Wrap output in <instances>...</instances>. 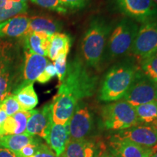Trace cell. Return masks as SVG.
<instances>
[{"instance_id":"6da1fadb","label":"cell","mask_w":157,"mask_h":157,"mask_svg":"<svg viewBox=\"0 0 157 157\" xmlns=\"http://www.w3.org/2000/svg\"><path fill=\"white\" fill-rule=\"evenodd\" d=\"M140 71L132 58L124 59L110 68L100 84L98 98L103 102L122 99Z\"/></svg>"},{"instance_id":"7a4b0ae2","label":"cell","mask_w":157,"mask_h":157,"mask_svg":"<svg viewBox=\"0 0 157 157\" xmlns=\"http://www.w3.org/2000/svg\"><path fill=\"white\" fill-rule=\"evenodd\" d=\"M112 29V24L103 17H94L90 23L81 43L82 60L87 67L98 70L103 63Z\"/></svg>"},{"instance_id":"3957f363","label":"cell","mask_w":157,"mask_h":157,"mask_svg":"<svg viewBox=\"0 0 157 157\" xmlns=\"http://www.w3.org/2000/svg\"><path fill=\"white\" fill-rule=\"evenodd\" d=\"M98 77L76 56L67 64L66 76L58 88H61L79 102L91 97L97 90Z\"/></svg>"},{"instance_id":"277c9868","label":"cell","mask_w":157,"mask_h":157,"mask_svg":"<svg viewBox=\"0 0 157 157\" xmlns=\"http://www.w3.org/2000/svg\"><path fill=\"white\" fill-rule=\"evenodd\" d=\"M23 59L17 45L0 40V105L18 87Z\"/></svg>"},{"instance_id":"5b68a950","label":"cell","mask_w":157,"mask_h":157,"mask_svg":"<svg viewBox=\"0 0 157 157\" xmlns=\"http://www.w3.org/2000/svg\"><path fill=\"white\" fill-rule=\"evenodd\" d=\"M138 25L128 17H124L112 29L108 39L104 61L121 58L130 52L138 31Z\"/></svg>"},{"instance_id":"8992f818","label":"cell","mask_w":157,"mask_h":157,"mask_svg":"<svg viewBox=\"0 0 157 157\" xmlns=\"http://www.w3.org/2000/svg\"><path fill=\"white\" fill-rule=\"evenodd\" d=\"M101 121L104 128L113 131L140 124L135 108L123 99L104 105L101 109Z\"/></svg>"},{"instance_id":"52a82bcc","label":"cell","mask_w":157,"mask_h":157,"mask_svg":"<svg viewBox=\"0 0 157 157\" xmlns=\"http://www.w3.org/2000/svg\"><path fill=\"white\" fill-rule=\"evenodd\" d=\"M129 52L131 58L138 63L157 53V21L143 23Z\"/></svg>"},{"instance_id":"ba28073f","label":"cell","mask_w":157,"mask_h":157,"mask_svg":"<svg viewBox=\"0 0 157 157\" xmlns=\"http://www.w3.org/2000/svg\"><path fill=\"white\" fill-rule=\"evenodd\" d=\"M114 7L135 22L157 21V6L153 0H112Z\"/></svg>"},{"instance_id":"9c48e42d","label":"cell","mask_w":157,"mask_h":157,"mask_svg":"<svg viewBox=\"0 0 157 157\" xmlns=\"http://www.w3.org/2000/svg\"><path fill=\"white\" fill-rule=\"evenodd\" d=\"M94 128V117L87 105L79 101L69 120L71 140H86Z\"/></svg>"},{"instance_id":"30bf717a","label":"cell","mask_w":157,"mask_h":157,"mask_svg":"<svg viewBox=\"0 0 157 157\" xmlns=\"http://www.w3.org/2000/svg\"><path fill=\"white\" fill-rule=\"evenodd\" d=\"M156 88L157 84L143 75L140 71L123 100L133 107L149 103L156 100Z\"/></svg>"},{"instance_id":"8fae6325","label":"cell","mask_w":157,"mask_h":157,"mask_svg":"<svg viewBox=\"0 0 157 157\" xmlns=\"http://www.w3.org/2000/svg\"><path fill=\"white\" fill-rule=\"evenodd\" d=\"M111 140L130 141L141 146L153 148L157 146V128L152 124H138L118 131Z\"/></svg>"},{"instance_id":"7c38bea8","label":"cell","mask_w":157,"mask_h":157,"mask_svg":"<svg viewBox=\"0 0 157 157\" xmlns=\"http://www.w3.org/2000/svg\"><path fill=\"white\" fill-rule=\"evenodd\" d=\"M78 101L67 92L58 88L51 103L52 122L65 124L69 121Z\"/></svg>"},{"instance_id":"4fadbf2b","label":"cell","mask_w":157,"mask_h":157,"mask_svg":"<svg viewBox=\"0 0 157 157\" xmlns=\"http://www.w3.org/2000/svg\"><path fill=\"white\" fill-rule=\"evenodd\" d=\"M49 62L46 57L32 53L25 50L17 88L36 81L37 78L43 73Z\"/></svg>"},{"instance_id":"5bb4252c","label":"cell","mask_w":157,"mask_h":157,"mask_svg":"<svg viewBox=\"0 0 157 157\" xmlns=\"http://www.w3.org/2000/svg\"><path fill=\"white\" fill-rule=\"evenodd\" d=\"M52 124L51 103L45 104L37 110H32V113L27 123L25 134L46 139Z\"/></svg>"},{"instance_id":"9a60e30c","label":"cell","mask_w":157,"mask_h":157,"mask_svg":"<svg viewBox=\"0 0 157 157\" xmlns=\"http://www.w3.org/2000/svg\"><path fill=\"white\" fill-rule=\"evenodd\" d=\"M29 17L21 14L0 23V39L23 38L28 34Z\"/></svg>"},{"instance_id":"2e32d148","label":"cell","mask_w":157,"mask_h":157,"mask_svg":"<svg viewBox=\"0 0 157 157\" xmlns=\"http://www.w3.org/2000/svg\"><path fill=\"white\" fill-rule=\"evenodd\" d=\"M110 146L114 157H146L156 151L155 148H146L127 140H111Z\"/></svg>"},{"instance_id":"e0dca14e","label":"cell","mask_w":157,"mask_h":157,"mask_svg":"<svg viewBox=\"0 0 157 157\" xmlns=\"http://www.w3.org/2000/svg\"><path fill=\"white\" fill-rule=\"evenodd\" d=\"M45 140L55 154L60 156L70 141L69 121L63 125L52 122Z\"/></svg>"},{"instance_id":"ac0fdd59","label":"cell","mask_w":157,"mask_h":157,"mask_svg":"<svg viewBox=\"0 0 157 157\" xmlns=\"http://www.w3.org/2000/svg\"><path fill=\"white\" fill-rule=\"evenodd\" d=\"M62 28L61 22L58 20L44 15H35L29 17L28 34L31 32H41L52 36L56 33H60Z\"/></svg>"},{"instance_id":"d6986e66","label":"cell","mask_w":157,"mask_h":157,"mask_svg":"<svg viewBox=\"0 0 157 157\" xmlns=\"http://www.w3.org/2000/svg\"><path fill=\"white\" fill-rule=\"evenodd\" d=\"M32 113L31 111H20L14 115L7 117L4 123L2 133V135L24 134L27 123Z\"/></svg>"},{"instance_id":"ffe728a7","label":"cell","mask_w":157,"mask_h":157,"mask_svg":"<svg viewBox=\"0 0 157 157\" xmlns=\"http://www.w3.org/2000/svg\"><path fill=\"white\" fill-rule=\"evenodd\" d=\"M50 35L41 32H31L23 37V46L25 50L42 56H48L50 46Z\"/></svg>"},{"instance_id":"44dd1931","label":"cell","mask_w":157,"mask_h":157,"mask_svg":"<svg viewBox=\"0 0 157 157\" xmlns=\"http://www.w3.org/2000/svg\"><path fill=\"white\" fill-rule=\"evenodd\" d=\"M95 143L86 140H71L59 157H95Z\"/></svg>"},{"instance_id":"7402d4cb","label":"cell","mask_w":157,"mask_h":157,"mask_svg":"<svg viewBox=\"0 0 157 157\" xmlns=\"http://www.w3.org/2000/svg\"><path fill=\"white\" fill-rule=\"evenodd\" d=\"M71 45V39L68 34L56 33L50 36L48 56L51 60H56L62 54H68Z\"/></svg>"},{"instance_id":"603a6c76","label":"cell","mask_w":157,"mask_h":157,"mask_svg":"<svg viewBox=\"0 0 157 157\" xmlns=\"http://www.w3.org/2000/svg\"><path fill=\"white\" fill-rule=\"evenodd\" d=\"M13 94L22 111H31L39 103L38 96L34 88V83L17 88Z\"/></svg>"},{"instance_id":"cb8c5ba5","label":"cell","mask_w":157,"mask_h":157,"mask_svg":"<svg viewBox=\"0 0 157 157\" xmlns=\"http://www.w3.org/2000/svg\"><path fill=\"white\" fill-rule=\"evenodd\" d=\"M40 140L39 137L27 135L25 133L21 135H3L0 137V143L14 152L15 154H17L20 150L26 145Z\"/></svg>"},{"instance_id":"d4e9b609","label":"cell","mask_w":157,"mask_h":157,"mask_svg":"<svg viewBox=\"0 0 157 157\" xmlns=\"http://www.w3.org/2000/svg\"><path fill=\"white\" fill-rule=\"evenodd\" d=\"M28 10L26 1L23 0H7L0 6V23L5 22L16 15L25 14Z\"/></svg>"},{"instance_id":"484cf974","label":"cell","mask_w":157,"mask_h":157,"mask_svg":"<svg viewBox=\"0 0 157 157\" xmlns=\"http://www.w3.org/2000/svg\"><path fill=\"white\" fill-rule=\"evenodd\" d=\"M137 119L141 124H152L157 121V101L134 107Z\"/></svg>"},{"instance_id":"4316f807","label":"cell","mask_w":157,"mask_h":157,"mask_svg":"<svg viewBox=\"0 0 157 157\" xmlns=\"http://www.w3.org/2000/svg\"><path fill=\"white\" fill-rule=\"evenodd\" d=\"M139 63L141 73L157 84V53L145 59Z\"/></svg>"},{"instance_id":"83f0119b","label":"cell","mask_w":157,"mask_h":157,"mask_svg":"<svg viewBox=\"0 0 157 157\" xmlns=\"http://www.w3.org/2000/svg\"><path fill=\"white\" fill-rule=\"evenodd\" d=\"M31 1L39 7L61 14H66L68 12V10L62 5L60 0H31Z\"/></svg>"},{"instance_id":"f1b7e54d","label":"cell","mask_w":157,"mask_h":157,"mask_svg":"<svg viewBox=\"0 0 157 157\" xmlns=\"http://www.w3.org/2000/svg\"><path fill=\"white\" fill-rule=\"evenodd\" d=\"M0 108L7 113L8 117L14 115L15 113L21 111V106L13 94L9 95L4 100V101L0 105Z\"/></svg>"},{"instance_id":"f546056e","label":"cell","mask_w":157,"mask_h":157,"mask_svg":"<svg viewBox=\"0 0 157 157\" xmlns=\"http://www.w3.org/2000/svg\"><path fill=\"white\" fill-rule=\"evenodd\" d=\"M67 56L68 54H62L58 57L56 60H54V66L56 70V75L60 84L64 79L66 76V69H67Z\"/></svg>"},{"instance_id":"4dcf8cb0","label":"cell","mask_w":157,"mask_h":157,"mask_svg":"<svg viewBox=\"0 0 157 157\" xmlns=\"http://www.w3.org/2000/svg\"><path fill=\"white\" fill-rule=\"evenodd\" d=\"M56 75V70L55 68L53 63L49 62L48 66H46L43 73L37 78L36 81L39 83L45 84L49 81H50L51 78L54 77Z\"/></svg>"},{"instance_id":"1f68e13d","label":"cell","mask_w":157,"mask_h":157,"mask_svg":"<svg viewBox=\"0 0 157 157\" xmlns=\"http://www.w3.org/2000/svg\"><path fill=\"white\" fill-rule=\"evenodd\" d=\"M62 5L68 10H77L83 9L87 5L89 0H60Z\"/></svg>"},{"instance_id":"d6a6232c","label":"cell","mask_w":157,"mask_h":157,"mask_svg":"<svg viewBox=\"0 0 157 157\" xmlns=\"http://www.w3.org/2000/svg\"><path fill=\"white\" fill-rule=\"evenodd\" d=\"M41 143H42L41 140L35 143H29L25 146L23 147L16 155L17 157H30L33 156L36 153L39 146Z\"/></svg>"},{"instance_id":"836d02e7","label":"cell","mask_w":157,"mask_h":157,"mask_svg":"<svg viewBox=\"0 0 157 157\" xmlns=\"http://www.w3.org/2000/svg\"><path fill=\"white\" fill-rule=\"evenodd\" d=\"M30 157H58L50 147L44 143H41L36 153Z\"/></svg>"},{"instance_id":"e575fe53","label":"cell","mask_w":157,"mask_h":157,"mask_svg":"<svg viewBox=\"0 0 157 157\" xmlns=\"http://www.w3.org/2000/svg\"><path fill=\"white\" fill-rule=\"evenodd\" d=\"M0 157H17L14 152L0 143Z\"/></svg>"},{"instance_id":"d590c367","label":"cell","mask_w":157,"mask_h":157,"mask_svg":"<svg viewBox=\"0 0 157 157\" xmlns=\"http://www.w3.org/2000/svg\"><path fill=\"white\" fill-rule=\"evenodd\" d=\"M7 117H8V116L7 115V113H6L3 110L0 108V132H2V129L4 123H5V120L7 119Z\"/></svg>"},{"instance_id":"8d00e7d4","label":"cell","mask_w":157,"mask_h":157,"mask_svg":"<svg viewBox=\"0 0 157 157\" xmlns=\"http://www.w3.org/2000/svg\"><path fill=\"white\" fill-rule=\"evenodd\" d=\"M95 157H114L113 155L111 154V153L108 152V151H103L100 153L99 154H98L97 156Z\"/></svg>"},{"instance_id":"74e56055","label":"cell","mask_w":157,"mask_h":157,"mask_svg":"<svg viewBox=\"0 0 157 157\" xmlns=\"http://www.w3.org/2000/svg\"><path fill=\"white\" fill-rule=\"evenodd\" d=\"M7 1V0H0V6H1L2 5H3V4H5Z\"/></svg>"},{"instance_id":"f35d334b","label":"cell","mask_w":157,"mask_h":157,"mask_svg":"<svg viewBox=\"0 0 157 157\" xmlns=\"http://www.w3.org/2000/svg\"><path fill=\"white\" fill-rule=\"evenodd\" d=\"M152 125H154V126H155L157 128V121H156V122L154 123V124H152Z\"/></svg>"},{"instance_id":"ab89813d","label":"cell","mask_w":157,"mask_h":157,"mask_svg":"<svg viewBox=\"0 0 157 157\" xmlns=\"http://www.w3.org/2000/svg\"><path fill=\"white\" fill-rule=\"evenodd\" d=\"M154 157H157V151L155 152V154H154Z\"/></svg>"},{"instance_id":"60d3db41","label":"cell","mask_w":157,"mask_h":157,"mask_svg":"<svg viewBox=\"0 0 157 157\" xmlns=\"http://www.w3.org/2000/svg\"><path fill=\"white\" fill-rule=\"evenodd\" d=\"M153 2H154L156 4V5L157 6V0H153Z\"/></svg>"},{"instance_id":"b9f144b4","label":"cell","mask_w":157,"mask_h":157,"mask_svg":"<svg viewBox=\"0 0 157 157\" xmlns=\"http://www.w3.org/2000/svg\"><path fill=\"white\" fill-rule=\"evenodd\" d=\"M146 157H154V154L151 155V156H146Z\"/></svg>"},{"instance_id":"7bdbcfd3","label":"cell","mask_w":157,"mask_h":157,"mask_svg":"<svg viewBox=\"0 0 157 157\" xmlns=\"http://www.w3.org/2000/svg\"><path fill=\"white\" fill-rule=\"evenodd\" d=\"M156 100L157 101V88H156Z\"/></svg>"},{"instance_id":"ee69618b","label":"cell","mask_w":157,"mask_h":157,"mask_svg":"<svg viewBox=\"0 0 157 157\" xmlns=\"http://www.w3.org/2000/svg\"><path fill=\"white\" fill-rule=\"evenodd\" d=\"M2 136H3V135H2V132H0V137H1Z\"/></svg>"},{"instance_id":"f6af8a7d","label":"cell","mask_w":157,"mask_h":157,"mask_svg":"<svg viewBox=\"0 0 157 157\" xmlns=\"http://www.w3.org/2000/svg\"><path fill=\"white\" fill-rule=\"evenodd\" d=\"M23 1H26V0H23Z\"/></svg>"}]
</instances>
